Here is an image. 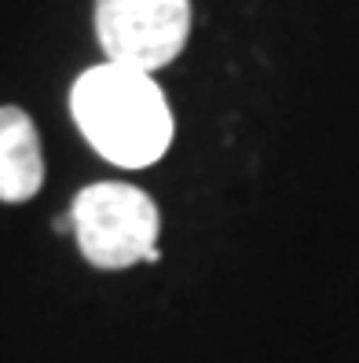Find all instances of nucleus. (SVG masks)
Wrapping results in <instances>:
<instances>
[{
	"mask_svg": "<svg viewBox=\"0 0 359 363\" xmlns=\"http://www.w3.org/2000/svg\"><path fill=\"white\" fill-rule=\"evenodd\" d=\"M45 184V155L33 118L0 106V202H30Z\"/></svg>",
	"mask_w": 359,
	"mask_h": 363,
	"instance_id": "4",
	"label": "nucleus"
},
{
	"mask_svg": "<svg viewBox=\"0 0 359 363\" xmlns=\"http://www.w3.org/2000/svg\"><path fill=\"white\" fill-rule=\"evenodd\" d=\"M70 111L92 151L121 169L154 165L176 133L154 77L114 62H99L74 81Z\"/></svg>",
	"mask_w": 359,
	"mask_h": 363,
	"instance_id": "1",
	"label": "nucleus"
},
{
	"mask_svg": "<svg viewBox=\"0 0 359 363\" xmlns=\"http://www.w3.org/2000/svg\"><path fill=\"white\" fill-rule=\"evenodd\" d=\"M191 33V0H96V37L114 67L154 74Z\"/></svg>",
	"mask_w": 359,
	"mask_h": 363,
	"instance_id": "3",
	"label": "nucleus"
},
{
	"mask_svg": "<svg viewBox=\"0 0 359 363\" xmlns=\"http://www.w3.org/2000/svg\"><path fill=\"white\" fill-rule=\"evenodd\" d=\"M70 228L81 257L99 272L158 261V206L132 184H92L70 206Z\"/></svg>",
	"mask_w": 359,
	"mask_h": 363,
	"instance_id": "2",
	"label": "nucleus"
}]
</instances>
